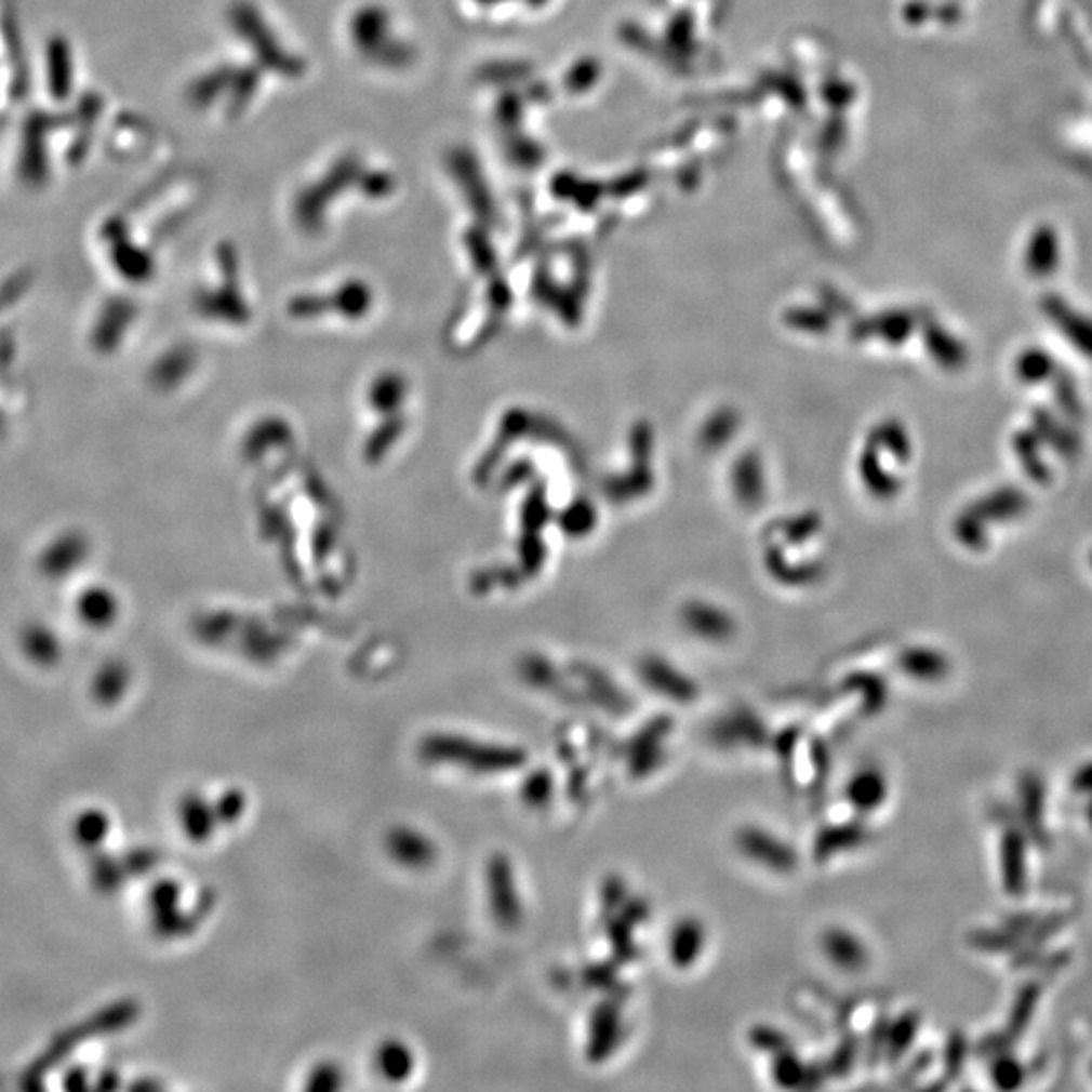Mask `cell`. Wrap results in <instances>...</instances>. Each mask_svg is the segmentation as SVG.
Segmentation results:
<instances>
[{"mask_svg":"<svg viewBox=\"0 0 1092 1092\" xmlns=\"http://www.w3.org/2000/svg\"><path fill=\"white\" fill-rule=\"evenodd\" d=\"M422 755L425 761L460 764L476 773L510 771L524 761V755L520 750L484 745L453 734L427 736L422 743Z\"/></svg>","mask_w":1092,"mask_h":1092,"instance_id":"obj_1","label":"cell"},{"mask_svg":"<svg viewBox=\"0 0 1092 1092\" xmlns=\"http://www.w3.org/2000/svg\"><path fill=\"white\" fill-rule=\"evenodd\" d=\"M229 25L245 45L253 49L257 62L281 78L296 79L304 74V62L294 53L281 48L280 39L269 29L259 11L245 0H239L229 9Z\"/></svg>","mask_w":1092,"mask_h":1092,"instance_id":"obj_2","label":"cell"},{"mask_svg":"<svg viewBox=\"0 0 1092 1092\" xmlns=\"http://www.w3.org/2000/svg\"><path fill=\"white\" fill-rule=\"evenodd\" d=\"M350 35L360 55L381 67L399 69L413 59V49L401 43L399 39H392L389 15L383 6L360 9L359 13L352 16Z\"/></svg>","mask_w":1092,"mask_h":1092,"instance_id":"obj_3","label":"cell"},{"mask_svg":"<svg viewBox=\"0 0 1092 1092\" xmlns=\"http://www.w3.org/2000/svg\"><path fill=\"white\" fill-rule=\"evenodd\" d=\"M362 181L360 162L357 157H344L330 171L314 183L302 195H297L296 215L306 225H316L322 221V213L330 201H334L341 192L355 183Z\"/></svg>","mask_w":1092,"mask_h":1092,"instance_id":"obj_4","label":"cell"},{"mask_svg":"<svg viewBox=\"0 0 1092 1092\" xmlns=\"http://www.w3.org/2000/svg\"><path fill=\"white\" fill-rule=\"evenodd\" d=\"M387 848H389L392 858L405 864L409 868L427 866L434 862L437 854L434 842L427 836H423L422 831L411 829V827L392 829L387 838Z\"/></svg>","mask_w":1092,"mask_h":1092,"instance_id":"obj_5","label":"cell"},{"mask_svg":"<svg viewBox=\"0 0 1092 1092\" xmlns=\"http://www.w3.org/2000/svg\"><path fill=\"white\" fill-rule=\"evenodd\" d=\"M488 884H490V901L496 910V917L502 922H512L520 917V906L516 896L515 884L506 864L492 862L490 874H488Z\"/></svg>","mask_w":1092,"mask_h":1092,"instance_id":"obj_6","label":"cell"},{"mask_svg":"<svg viewBox=\"0 0 1092 1092\" xmlns=\"http://www.w3.org/2000/svg\"><path fill=\"white\" fill-rule=\"evenodd\" d=\"M181 824L185 836L195 842H207L218 824L217 812L201 796H188L181 803Z\"/></svg>","mask_w":1092,"mask_h":1092,"instance_id":"obj_7","label":"cell"},{"mask_svg":"<svg viewBox=\"0 0 1092 1092\" xmlns=\"http://www.w3.org/2000/svg\"><path fill=\"white\" fill-rule=\"evenodd\" d=\"M235 69L229 65L217 67L199 79H195L188 88V102L195 108H209L218 95L229 94L234 83Z\"/></svg>","mask_w":1092,"mask_h":1092,"instance_id":"obj_8","label":"cell"},{"mask_svg":"<svg viewBox=\"0 0 1092 1092\" xmlns=\"http://www.w3.org/2000/svg\"><path fill=\"white\" fill-rule=\"evenodd\" d=\"M1052 320L1054 324L1062 330L1064 338L1070 344H1075L1077 348L1075 350H1080L1084 357L1092 359V320L1087 318L1084 314H1073L1068 308H1064L1062 304H1058L1054 310H1052Z\"/></svg>","mask_w":1092,"mask_h":1092,"instance_id":"obj_9","label":"cell"},{"mask_svg":"<svg viewBox=\"0 0 1092 1092\" xmlns=\"http://www.w3.org/2000/svg\"><path fill=\"white\" fill-rule=\"evenodd\" d=\"M413 1066H415L413 1054L401 1042H387L376 1052V1068L389 1080H405L411 1075Z\"/></svg>","mask_w":1092,"mask_h":1092,"instance_id":"obj_10","label":"cell"},{"mask_svg":"<svg viewBox=\"0 0 1092 1092\" xmlns=\"http://www.w3.org/2000/svg\"><path fill=\"white\" fill-rule=\"evenodd\" d=\"M257 88H259L257 69H251V67L235 69L234 83L229 90V114L239 116L243 109L248 108Z\"/></svg>","mask_w":1092,"mask_h":1092,"instance_id":"obj_11","label":"cell"},{"mask_svg":"<svg viewBox=\"0 0 1092 1092\" xmlns=\"http://www.w3.org/2000/svg\"><path fill=\"white\" fill-rule=\"evenodd\" d=\"M1030 259H1028V266H1030L1034 274H1040V276H1046L1054 262H1056V251H1054V235L1050 231H1038L1034 241L1030 245Z\"/></svg>","mask_w":1092,"mask_h":1092,"instance_id":"obj_12","label":"cell"},{"mask_svg":"<svg viewBox=\"0 0 1092 1092\" xmlns=\"http://www.w3.org/2000/svg\"><path fill=\"white\" fill-rule=\"evenodd\" d=\"M341 1073L334 1064H324V1066H318L310 1077V1082H308V1089H338L341 1087Z\"/></svg>","mask_w":1092,"mask_h":1092,"instance_id":"obj_13","label":"cell"},{"mask_svg":"<svg viewBox=\"0 0 1092 1092\" xmlns=\"http://www.w3.org/2000/svg\"><path fill=\"white\" fill-rule=\"evenodd\" d=\"M245 808V799L239 791H229L221 797L217 808L218 822H235Z\"/></svg>","mask_w":1092,"mask_h":1092,"instance_id":"obj_14","label":"cell"}]
</instances>
